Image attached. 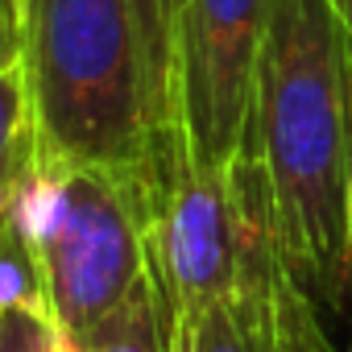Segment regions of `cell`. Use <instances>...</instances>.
Instances as JSON below:
<instances>
[{
  "mask_svg": "<svg viewBox=\"0 0 352 352\" xmlns=\"http://www.w3.org/2000/svg\"><path fill=\"white\" fill-rule=\"evenodd\" d=\"M348 25L331 0H274L245 149L270 187L290 278L319 307L348 298Z\"/></svg>",
  "mask_w": 352,
  "mask_h": 352,
  "instance_id": "6da1fadb",
  "label": "cell"
},
{
  "mask_svg": "<svg viewBox=\"0 0 352 352\" xmlns=\"http://www.w3.org/2000/svg\"><path fill=\"white\" fill-rule=\"evenodd\" d=\"M38 166H104L162 191V145L129 0H21Z\"/></svg>",
  "mask_w": 352,
  "mask_h": 352,
  "instance_id": "7a4b0ae2",
  "label": "cell"
},
{
  "mask_svg": "<svg viewBox=\"0 0 352 352\" xmlns=\"http://www.w3.org/2000/svg\"><path fill=\"white\" fill-rule=\"evenodd\" d=\"M153 191L104 166H38L21 195L46 319L71 352L149 278L145 212Z\"/></svg>",
  "mask_w": 352,
  "mask_h": 352,
  "instance_id": "3957f363",
  "label": "cell"
},
{
  "mask_svg": "<svg viewBox=\"0 0 352 352\" xmlns=\"http://www.w3.org/2000/svg\"><path fill=\"white\" fill-rule=\"evenodd\" d=\"M145 261L157 294L166 352H174L204 311L232 298L245 265V208L236 166L179 170L145 212Z\"/></svg>",
  "mask_w": 352,
  "mask_h": 352,
  "instance_id": "277c9868",
  "label": "cell"
},
{
  "mask_svg": "<svg viewBox=\"0 0 352 352\" xmlns=\"http://www.w3.org/2000/svg\"><path fill=\"white\" fill-rule=\"evenodd\" d=\"M274 0H179V149L191 170L245 149L253 79Z\"/></svg>",
  "mask_w": 352,
  "mask_h": 352,
  "instance_id": "5b68a950",
  "label": "cell"
},
{
  "mask_svg": "<svg viewBox=\"0 0 352 352\" xmlns=\"http://www.w3.org/2000/svg\"><path fill=\"white\" fill-rule=\"evenodd\" d=\"M232 166H236V187L245 208L241 286L232 298L204 311L174 352H298L307 348V336L298 327L307 294L298 290L282 257L265 174L249 153H241Z\"/></svg>",
  "mask_w": 352,
  "mask_h": 352,
  "instance_id": "8992f818",
  "label": "cell"
},
{
  "mask_svg": "<svg viewBox=\"0 0 352 352\" xmlns=\"http://www.w3.org/2000/svg\"><path fill=\"white\" fill-rule=\"evenodd\" d=\"M129 5L149 75V108L162 145V174L174 179L179 170H187L179 149V0H129Z\"/></svg>",
  "mask_w": 352,
  "mask_h": 352,
  "instance_id": "52a82bcc",
  "label": "cell"
},
{
  "mask_svg": "<svg viewBox=\"0 0 352 352\" xmlns=\"http://www.w3.org/2000/svg\"><path fill=\"white\" fill-rule=\"evenodd\" d=\"M38 170V137H34V108L21 63L0 71V220L25 195Z\"/></svg>",
  "mask_w": 352,
  "mask_h": 352,
  "instance_id": "ba28073f",
  "label": "cell"
},
{
  "mask_svg": "<svg viewBox=\"0 0 352 352\" xmlns=\"http://www.w3.org/2000/svg\"><path fill=\"white\" fill-rule=\"evenodd\" d=\"M71 352H166V331L157 315L153 282L145 278L116 315H108L96 331H87Z\"/></svg>",
  "mask_w": 352,
  "mask_h": 352,
  "instance_id": "9c48e42d",
  "label": "cell"
},
{
  "mask_svg": "<svg viewBox=\"0 0 352 352\" xmlns=\"http://www.w3.org/2000/svg\"><path fill=\"white\" fill-rule=\"evenodd\" d=\"M9 307L46 311L42 274H38V257H34V245H30L21 199L0 220V311H9Z\"/></svg>",
  "mask_w": 352,
  "mask_h": 352,
  "instance_id": "30bf717a",
  "label": "cell"
},
{
  "mask_svg": "<svg viewBox=\"0 0 352 352\" xmlns=\"http://www.w3.org/2000/svg\"><path fill=\"white\" fill-rule=\"evenodd\" d=\"M0 352H63V344L46 311L9 307L0 319Z\"/></svg>",
  "mask_w": 352,
  "mask_h": 352,
  "instance_id": "8fae6325",
  "label": "cell"
},
{
  "mask_svg": "<svg viewBox=\"0 0 352 352\" xmlns=\"http://www.w3.org/2000/svg\"><path fill=\"white\" fill-rule=\"evenodd\" d=\"M21 58V0H0V71Z\"/></svg>",
  "mask_w": 352,
  "mask_h": 352,
  "instance_id": "7c38bea8",
  "label": "cell"
},
{
  "mask_svg": "<svg viewBox=\"0 0 352 352\" xmlns=\"http://www.w3.org/2000/svg\"><path fill=\"white\" fill-rule=\"evenodd\" d=\"M348 104H352V34H348ZM348 253H352V129H348Z\"/></svg>",
  "mask_w": 352,
  "mask_h": 352,
  "instance_id": "4fadbf2b",
  "label": "cell"
},
{
  "mask_svg": "<svg viewBox=\"0 0 352 352\" xmlns=\"http://www.w3.org/2000/svg\"><path fill=\"white\" fill-rule=\"evenodd\" d=\"M331 9L340 13V21L348 25V34H352V0H331Z\"/></svg>",
  "mask_w": 352,
  "mask_h": 352,
  "instance_id": "5bb4252c",
  "label": "cell"
},
{
  "mask_svg": "<svg viewBox=\"0 0 352 352\" xmlns=\"http://www.w3.org/2000/svg\"><path fill=\"white\" fill-rule=\"evenodd\" d=\"M348 307H352V253H348ZM348 352H352V344H348Z\"/></svg>",
  "mask_w": 352,
  "mask_h": 352,
  "instance_id": "9a60e30c",
  "label": "cell"
},
{
  "mask_svg": "<svg viewBox=\"0 0 352 352\" xmlns=\"http://www.w3.org/2000/svg\"><path fill=\"white\" fill-rule=\"evenodd\" d=\"M0 319H5V311H0Z\"/></svg>",
  "mask_w": 352,
  "mask_h": 352,
  "instance_id": "2e32d148",
  "label": "cell"
}]
</instances>
